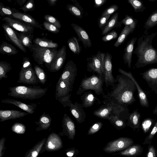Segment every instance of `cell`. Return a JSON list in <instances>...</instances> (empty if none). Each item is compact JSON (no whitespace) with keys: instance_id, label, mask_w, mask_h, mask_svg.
Segmentation results:
<instances>
[{"instance_id":"cell-1","label":"cell","mask_w":157,"mask_h":157,"mask_svg":"<svg viewBox=\"0 0 157 157\" xmlns=\"http://www.w3.org/2000/svg\"><path fill=\"white\" fill-rule=\"evenodd\" d=\"M117 82L106 95L103 94L104 99L124 107L132 104L136 100L134 94L136 90L134 83L130 78L122 74L116 77Z\"/></svg>"},{"instance_id":"cell-2","label":"cell","mask_w":157,"mask_h":157,"mask_svg":"<svg viewBox=\"0 0 157 157\" xmlns=\"http://www.w3.org/2000/svg\"><path fill=\"white\" fill-rule=\"evenodd\" d=\"M157 34V32L149 34L146 29L138 39L137 46L133 51L137 57L133 68L157 63V49L152 45V40Z\"/></svg>"},{"instance_id":"cell-3","label":"cell","mask_w":157,"mask_h":157,"mask_svg":"<svg viewBox=\"0 0 157 157\" xmlns=\"http://www.w3.org/2000/svg\"><path fill=\"white\" fill-rule=\"evenodd\" d=\"M48 90V88H42L38 86H16L9 88L8 95L23 99L33 100L44 95Z\"/></svg>"},{"instance_id":"cell-4","label":"cell","mask_w":157,"mask_h":157,"mask_svg":"<svg viewBox=\"0 0 157 157\" xmlns=\"http://www.w3.org/2000/svg\"><path fill=\"white\" fill-rule=\"evenodd\" d=\"M102 102L104 105L94 111V115L107 120L113 116L119 117L125 121L127 120L130 114L128 107H122L105 99Z\"/></svg>"},{"instance_id":"cell-5","label":"cell","mask_w":157,"mask_h":157,"mask_svg":"<svg viewBox=\"0 0 157 157\" xmlns=\"http://www.w3.org/2000/svg\"><path fill=\"white\" fill-rule=\"evenodd\" d=\"M29 49L35 61L39 65L44 64L48 70L58 51L57 48H43L35 44H33Z\"/></svg>"},{"instance_id":"cell-6","label":"cell","mask_w":157,"mask_h":157,"mask_svg":"<svg viewBox=\"0 0 157 157\" xmlns=\"http://www.w3.org/2000/svg\"><path fill=\"white\" fill-rule=\"evenodd\" d=\"M103 75L94 74L88 77L85 76L81 82L77 94L81 95L85 91L91 90H94L97 95H103Z\"/></svg>"},{"instance_id":"cell-7","label":"cell","mask_w":157,"mask_h":157,"mask_svg":"<svg viewBox=\"0 0 157 157\" xmlns=\"http://www.w3.org/2000/svg\"><path fill=\"white\" fill-rule=\"evenodd\" d=\"M73 85L71 83L59 79L56 88L55 98L64 107H70L72 103L70 100Z\"/></svg>"},{"instance_id":"cell-8","label":"cell","mask_w":157,"mask_h":157,"mask_svg":"<svg viewBox=\"0 0 157 157\" xmlns=\"http://www.w3.org/2000/svg\"><path fill=\"white\" fill-rule=\"evenodd\" d=\"M134 144L133 140L127 137H121L109 142L103 148L108 153L123 151Z\"/></svg>"},{"instance_id":"cell-9","label":"cell","mask_w":157,"mask_h":157,"mask_svg":"<svg viewBox=\"0 0 157 157\" xmlns=\"http://www.w3.org/2000/svg\"><path fill=\"white\" fill-rule=\"evenodd\" d=\"M105 53L98 51L95 55L87 59V70L90 72L96 73L99 75H104L103 61Z\"/></svg>"},{"instance_id":"cell-10","label":"cell","mask_w":157,"mask_h":157,"mask_svg":"<svg viewBox=\"0 0 157 157\" xmlns=\"http://www.w3.org/2000/svg\"><path fill=\"white\" fill-rule=\"evenodd\" d=\"M112 58V56L109 52L105 53L103 61V75L106 87L112 86L117 82L113 75Z\"/></svg>"},{"instance_id":"cell-11","label":"cell","mask_w":157,"mask_h":157,"mask_svg":"<svg viewBox=\"0 0 157 157\" xmlns=\"http://www.w3.org/2000/svg\"><path fill=\"white\" fill-rule=\"evenodd\" d=\"M77 69L75 64L72 60L68 61L63 69L59 79L71 83L72 85L77 75Z\"/></svg>"},{"instance_id":"cell-12","label":"cell","mask_w":157,"mask_h":157,"mask_svg":"<svg viewBox=\"0 0 157 157\" xmlns=\"http://www.w3.org/2000/svg\"><path fill=\"white\" fill-rule=\"evenodd\" d=\"M17 82L27 84L35 85L40 83L35 72L32 67L25 70H21L19 73Z\"/></svg>"},{"instance_id":"cell-13","label":"cell","mask_w":157,"mask_h":157,"mask_svg":"<svg viewBox=\"0 0 157 157\" xmlns=\"http://www.w3.org/2000/svg\"><path fill=\"white\" fill-rule=\"evenodd\" d=\"M118 71L121 74L127 76L132 81L135 85L137 90L138 96L140 105L142 107H148L149 104L147 96L131 72H127L120 68L118 69Z\"/></svg>"},{"instance_id":"cell-14","label":"cell","mask_w":157,"mask_h":157,"mask_svg":"<svg viewBox=\"0 0 157 157\" xmlns=\"http://www.w3.org/2000/svg\"><path fill=\"white\" fill-rule=\"evenodd\" d=\"M66 57V48L63 46L56 54L51 64L49 70L52 72L59 71L64 65Z\"/></svg>"},{"instance_id":"cell-15","label":"cell","mask_w":157,"mask_h":157,"mask_svg":"<svg viewBox=\"0 0 157 157\" xmlns=\"http://www.w3.org/2000/svg\"><path fill=\"white\" fill-rule=\"evenodd\" d=\"M13 10V18L21 21L33 28L43 29L41 24L29 14L22 13L17 10L15 9H12Z\"/></svg>"},{"instance_id":"cell-16","label":"cell","mask_w":157,"mask_h":157,"mask_svg":"<svg viewBox=\"0 0 157 157\" xmlns=\"http://www.w3.org/2000/svg\"><path fill=\"white\" fill-rule=\"evenodd\" d=\"M2 20L12 28L20 32L33 34L34 28L13 18L5 17Z\"/></svg>"},{"instance_id":"cell-17","label":"cell","mask_w":157,"mask_h":157,"mask_svg":"<svg viewBox=\"0 0 157 157\" xmlns=\"http://www.w3.org/2000/svg\"><path fill=\"white\" fill-rule=\"evenodd\" d=\"M2 26L7 40L25 53L26 52V48L20 42L15 31L6 23L3 24Z\"/></svg>"},{"instance_id":"cell-18","label":"cell","mask_w":157,"mask_h":157,"mask_svg":"<svg viewBox=\"0 0 157 157\" xmlns=\"http://www.w3.org/2000/svg\"><path fill=\"white\" fill-rule=\"evenodd\" d=\"M149 87L155 93H157V67L148 69L140 73Z\"/></svg>"},{"instance_id":"cell-19","label":"cell","mask_w":157,"mask_h":157,"mask_svg":"<svg viewBox=\"0 0 157 157\" xmlns=\"http://www.w3.org/2000/svg\"><path fill=\"white\" fill-rule=\"evenodd\" d=\"M1 102L2 103L15 105L30 114H32L35 112V110L36 109L37 106L36 103L27 104L20 101L9 98L2 99Z\"/></svg>"},{"instance_id":"cell-20","label":"cell","mask_w":157,"mask_h":157,"mask_svg":"<svg viewBox=\"0 0 157 157\" xmlns=\"http://www.w3.org/2000/svg\"><path fill=\"white\" fill-rule=\"evenodd\" d=\"M71 26L76 33L79 40L82 42L85 48L87 49L92 46L91 41L85 30L78 25L71 23Z\"/></svg>"},{"instance_id":"cell-21","label":"cell","mask_w":157,"mask_h":157,"mask_svg":"<svg viewBox=\"0 0 157 157\" xmlns=\"http://www.w3.org/2000/svg\"><path fill=\"white\" fill-rule=\"evenodd\" d=\"M27 113L21 111L14 110H0V121L1 122L5 121L15 119L22 117L28 115Z\"/></svg>"},{"instance_id":"cell-22","label":"cell","mask_w":157,"mask_h":157,"mask_svg":"<svg viewBox=\"0 0 157 157\" xmlns=\"http://www.w3.org/2000/svg\"><path fill=\"white\" fill-rule=\"evenodd\" d=\"M137 38L133 37L129 41L124 49V53L123 55V59L125 64H127L128 67L130 68L131 67L132 57L135 43Z\"/></svg>"},{"instance_id":"cell-23","label":"cell","mask_w":157,"mask_h":157,"mask_svg":"<svg viewBox=\"0 0 157 157\" xmlns=\"http://www.w3.org/2000/svg\"><path fill=\"white\" fill-rule=\"evenodd\" d=\"M69 107L71 112L78 123H81L85 121L86 114L81 104L77 102L74 104L72 103Z\"/></svg>"},{"instance_id":"cell-24","label":"cell","mask_w":157,"mask_h":157,"mask_svg":"<svg viewBox=\"0 0 157 157\" xmlns=\"http://www.w3.org/2000/svg\"><path fill=\"white\" fill-rule=\"evenodd\" d=\"M62 121L64 130L69 138L73 140L75 135V126L74 122L65 113L64 114Z\"/></svg>"},{"instance_id":"cell-25","label":"cell","mask_w":157,"mask_h":157,"mask_svg":"<svg viewBox=\"0 0 157 157\" xmlns=\"http://www.w3.org/2000/svg\"><path fill=\"white\" fill-rule=\"evenodd\" d=\"M144 150V148L140 144H133L122 151L113 155L125 157H136L141 155Z\"/></svg>"},{"instance_id":"cell-26","label":"cell","mask_w":157,"mask_h":157,"mask_svg":"<svg viewBox=\"0 0 157 157\" xmlns=\"http://www.w3.org/2000/svg\"><path fill=\"white\" fill-rule=\"evenodd\" d=\"M81 104L83 108L90 107L94 104H101L100 100L91 91H85L81 97Z\"/></svg>"},{"instance_id":"cell-27","label":"cell","mask_w":157,"mask_h":157,"mask_svg":"<svg viewBox=\"0 0 157 157\" xmlns=\"http://www.w3.org/2000/svg\"><path fill=\"white\" fill-rule=\"evenodd\" d=\"M140 113L138 110H134L129 115L127 120V125L134 131L139 129L140 127Z\"/></svg>"},{"instance_id":"cell-28","label":"cell","mask_w":157,"mask_h":157,"mask_svg":"<svg viewBox=\"0 0 157 157\" xmlns=\"http://www.w3.org/2000/svg\"><path fill=\"white\" fill-rule=\"evenodd\" d=\"M75 4H67L66 6L67 10L73 15L81 19L83 17V9L75 0H71Z\"/></svg>"},{"instance_id":"cell-29","label":"cell","mask_w":157,"mask_h":157,"mask_svg":"<svg viewBox=\"0 0 157 157\" xmlns=\"http://www.w3.org/2000/svg\"><path fill=\"white\" fill-rule=\"evenodd\" d=\"M33 42L39 46L45 48H57L59 46L57 43L45 38L36 37L33 40Z\"/></svg>"},{"instance_id":"cell-30","label":"cell","mask_w":157,"mask_h":157,"mask_svg":"<svg viewBox=\"0 0 157 157\" xmlns=\"http://www.w3.org/2000/svg\"><path fill=\"white\" fill-rule=\"evenodd\" d=\"M21 43L25 47L29 49L33 44V36L28 33L18 32L15 31Z\"/></svg>"},{"instance_id":"cell-31","label":"cell","mask_w":157,"mask_h":157,"mask_svg":"<svg viewBox=\"0 0 157 157\" xmlns=\"http://www.w3.org/2000/svg\"><path fill=\"white\" fill-rule=\"evenodd\" d=\"M18 52L16 48L12 44L3 41L0 45V53L8 56L15 55Z\"/></svg>"},{"instance_id":"cell-32","label":"cell","mask_w":157,"mask_h":157,"mask_svg":"<svg viewBox=\"0 0 157 157\" xmlns=\"http://www.w3.org/2000/svg\"><path fill=\"white\" fill-rule=\"evenodd\" d=\"M68 47L75 54L78 55L81 52V47L78 39L75 36H73L67 41Z\"/></svg>"},{"instance_id":"cell-33","label":"cell","mask_w":157,"mask_h":157,"mask_svg":"<svg viewBox=\"0 0 157 157\" xmlns=\"http://www.w3.org/2000/svg\"><path fill=\"white\" fill-rule=\"evenodd\" d=\"M52 119L50 115L46 114L44 112L43 114L40 117L38 121L35 122L39 125V128L41 129L47 128L50 125Z\"/></svg>"},{"instance_id":"cell-34","label":"cell","mask_w":157,"mask_h":157,"mask_svg":"<svg viewBox=\"0 0 157 157\" xmlns=\"http://www.w3.org/2000/svg\"><path fill=\"white\" fill-rule=\"evenodd\" d=\"M118 16V13H116L109 20L107 24L102 30L101 33L102 35L106 34L116 26L117 23Z\"/></svg>"},{"instance_id":"cell-35","label":"cell","mask_w":157,"mask_h":157,"mask_svg":"<svg viewBox=\"0 0 157 157\" xmlns=\"http://www.w3.org/2000/svg\"><path fill=\"white\" fill-rule=\"evenodd\" d=\"M132 33L133 32L129 26H125L121 31L117 40L114 43V46L117 48L122 44L126 39L129 34Z\"/></svg>"},{"instance_id":"cell-36","label":"cell","mask_w":157,"mask_h":157,"mask_svg":"<svg viewBox=\"0 0 157 157\" xmlns=\"http://www.w3.org/2000/svg\"><path fill=\"white\" fill-rule=\"evenodd\" d=\"M108 120L117 129L120 130L124 128L127 125L125 120L116 116H112Z\"/></svg>"},{"instance_id":"cell-37","label":"cell","mask_w":157,"mask_h":157,"mask_svg":"<svg viewBox=\"0 0 157 157\" xmlns=\"http://www.w3.org/2000/svg\"><path fill=\"white\" fill-rule=\"evenodd\" d=\"M137 22V20L134 19L132 16L126 15L124 18L120 22V25L123 24L125 26H129L133 32L136 27Z\"/></svg>"},{"instance_id":"cell-38","label":"cell","mask_w":157,"mask_h":157,"mask_svg":"<svg viewBox=\"0 0 157 157\" xmlns=\"http://www.w3.org/2000/svg\"><path fill=\"white\" fill-rule=\"evenodd\" d=\"M157 25V10L153 12L146 21L144 28L147 30Z\"/></svg>"},{"instance_id":"cell-39","label":"cell","mask_w":157,"mask_h":157,"mask_svg":"<svg viewBox=\"0 0 157 157\" xmlns=\"http://www.w3.org/2000/svg\"><path fill=\"white\" fill-rule=\"evenodd\" d=\"M10 64L6 62H0V80L2 78H7L8 76L7 73L12 69Z\"/></svg>"},{"instance_id":"cell-40","label":"cell","mask_w":157,"mask_h":157,"mask_svg":"<svg viewBox=\"0 0 157 157\" xmlns=\"http://www.w3.org/2000/svg\"><path fill=\"white\" fill-rule=\"evenodd\" d=\"M34 68L40 83L42 84H45L47 81V76L44 71L41 68L37 65H34Z\"/></svg>"},{"instance_id":"cell-41","label":"cell","mask_w":157,"mask_h":157,"mask_svg":"<svg viewBox=\"0 0 157 157\" xmlns=\"http://www.w3.org/2000/svg\"><path fill=\"white\" fill-rule=\"evenodd\" d=\"M128 2L133 7L135 12H143L146 7L144 6L143 2L138 0H128Z\"/></svg>"},{"instance_id":"cell-42","label":"cell","mask_w":157,"mask_h":157,"mask_svg":"<svg viewBox=\"0 0 157 157\" xmlns=\"http://www.w3.org/2000/svg\"><path fill=\"white\" fill-rule=\"evenodd\" d=\"M157 133V121L149 134L145 137L143 143L144 145L151 144L155 134Z\"/></svg>"},{"instance_id":"cell-43","label":"cell","mask_w":157,"mask_h":157,"mask_svg":"<svg viewBox=\"0 0 157 157\" xmlns=\"http://www.w3.org/2000/svg\"><path fill=\"white\" fill-rule=\"evenodd\" d=\"M13 10L8 6H4L1 2H0V14L1 16L9 17L13 18Z\"/></svg>"},{"instance_id":"cell-44","label":"cell","mask_w":157,"mask_h":157,"mask_svg":"<svg viewBox=\"0 0 157 157\" xmlns=\"http://www.w3.org/2000/svg\"><path fill=\"white\" fill-rule=\"evenodd\" d=\"M153 124V120L150 118L145 119L141 124V128L144 133H147Z\"/></svg>"},{"instance_id":"cell-45","label":"cell","mask_w":157,"mask_h":157,"mask_svg":"<svg viewBox=\"0 0 157 157\" xmlns=\"http://www.w3.org/2000/svg\"><path fill=\"white\" fill-rule=\"evenodd\" d=\"M44 18L47 22L52 24L59 29L61 25L59 21L56 17L50 15L46 14L44 16Z\"/></svg>"},{"instance_id":"cell-46","label":"cell","mask_w":157,"mask_h":157,"mask_svg":"<svg viewBox=\"0 0 157 157\" xmlns=\"http://www.w3.org/2000/svg\"><path fill=\"white\" fill-rule=\"evenodd\" d=\"M35 8L34 1L29 0L23 6L19 8L22 10L25 13L34 10Z\"/></svg>"},{"instance_id":"cell-47","label":"cell","mask_w":157,"mask_h":157,"mask_svg":"<svg viewBox=\"0 0 157 157\" xmlns=\"http://www.w3.org/2000/svg\"><path fill=\"white\" fill-rule=\"evenodd\" d=\"M103 125V123L101 122H98L94 123L89 129L87 135H91L96 133L101 129Z\"/></svg>"},{"instance_id":"cell-48","label":"cell","mask_w":157,"mask_h":157,"mask_svg":"<svg viewBox=\"0 0 157 157\" xmlns=\"http://www.w3.org/2000/svg\"><path fill=\"white\" fill-rule=\"evenodd\" d=\"M43 25L46 30L51 33L56 34L60 31L59 29L46 21L44 22Z\"/></svg>"},{"instance_id":"cell-49","label":"cell","mask_w":157,"mask_h":157,"mask_svg":"<svg viewBox=\"0 0 157 157\" xmlns=\"http://www.w3.org/2000/svg\"><path fill=\"white\" fill-rule=\"evenodd\" d=\"M118 9V6L115 4L111 5L106 8L102 12L101 16L111 15Z\"/></svg>"},{"instance_id":"cell-50","label":"cell","mask_w":157,"mask_h":157,"mask_svg":"<svg viewBox=\"0 0 157 157\" xmlns=\"http://www.w3.org/2000/svg\"><path fill=\"white\" fill-rule=\"evenodd\" d=\"M110 15L101 16L98 19V24L99 28L103 29L107 24Z\"/></svg>"},{"instance_id":"cell-51","label":"cell","mask_w":157,"mask_h":157,"mask_svg":"<svg viewBox=\"0 0 157 157\" xmlns=\"http://www.w3.org/2000/svg\"><path fill=\"white\" fill-rule=\"evenodd\" d=\"M146 157H157V149L151 144L148 146Z\"/></svg>"},{"instance_id":"cell-52","label":"cell","mask_w":157,"mask_h":157,"mask_svg":"<svg viewBox=\"0 0 157 157\" xmlns=\"http://www.w3.org/2000/svg\"><path fill=\"white\" fill-rule=\"evenodd\" d=\"M117 37V33L115 31L113 30L109 33L103 36L101 38V40L104 42H107L116 39Z\"/></svg>"},{"instance_id":"cell-53","label":"cell","mask_w":157,"mask_h":157,"mask_svg":"<svg viewBox=\"0 0 157 157\" xmlns=\"http://www.w3.org/2000/svg\"><path fill=\"white\" fill-rule=\"evenodd\" d=\"M12 130L18 133H23L25 131V127L22 124L16 123L12 127Z\"/></svg>"},{"instance_id":"cell-54","label":"cell","mask_w":157,"mask_h":157,"mask_svg":"<svg viewBox=\"0 0 157 157\" xmlns=\"http://www.w3.org/2000/svg\"><path fill=\"white\" fill-rule=\"evenodd\" d=\"M32 63L29 59L27 57H23L22 65L21 70H25L32 67Z\"/></svg>"},{"instance_id":"cell-55","label":"cell","mask_w":157,"mask_h":157,"mask_svg":"<svg viewBox=\"0 0 157 157\" xmlns=\"http://www.w3.org/2000/svg\"><path fill=\"white\" fill-rule=\"evenodd\" d=\"M107 1V0H94V7L96 8H99L103 5Z\"/></svg>"},{"instance_id":"cell-56","label":"cell","mask_w":157,"mask_h":157,"mask_svg":"<svg viewBox=\"0 0 157 157\" xmlns=\"http://www.w3.org/2000/svg\"><path fill=\"white\" fill-rule=\"evenodd\" d=\"M42 145V144L40 147H38L37 149L33 151L28 157H36Z\"/></svg>"},{"instance_id":"cell-57","label":"cell","mask_w":157,"mask_h":157,"mask_svg":"<svg viewBox=\"0 0 157 157\" xmlns=\"http://www.w3.org/2000/svg\"><path fill=\"white\" fill-rule=\"evenodd\" d=\"M79 152V151L77 149H76L74 148L73 149L67 152V155L69 157H73L75 153L78 154Z\"/></svg>"},{"instance_id":"cell-58","label":"cell","mask_w":157,"mask_h":157,"mask_svg":"<svg viewBox=\"0 0 157 157\" xmlns=\"http://www.w3.org/2000/svg\"><path fill=\"white\" fill-rule=\"evenodd\" d=\"M58 0H47L49 5L51 6H55Z\"/></svg>"},{"instance_id":"cell-59","label":"cell","mask_w":157,"mask_h":157,"mask_svg":"<svg viewBox=\"0 0 157 157\" xmlns=\"http://www.w3.org/2000/svg\"><path fill=\"white\" fill-rule=\"evenodd\" d=\"M17 3L21 6H22L26 2L27 0H16Z\"/></svg>"},{"instance_id":"cell-60","label":"cell","mask_w":157,"mask_h":157,"mask_svg":"<svg viewBox=\"0 0 157 157\" xmlns=\"http://www.w3.org/2000/svg\"><path fill=\"white\" fill-rule=\"evenodd\" d=\"M153 113L154 114L157 115V105L154 109L153 111Z\"/></svg>"}]
</instances>
